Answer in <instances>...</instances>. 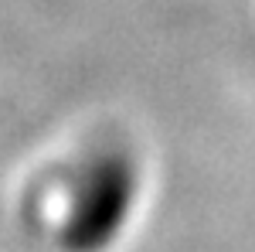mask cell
<instances>
[{
  "instance_id": "cell-1",
  "label": "cell",
  "mask_w": 255,
  "mask_h": 252,
  "mask_svg": "<svg viewBox=\"0 0 255 252\" xmlns=\"http://www.w3.org/2000/svg\"><path fill=\"white\" fill-rule=\"evenodd\" d=\"M139 191V171L129 154H102L82 174L79 191L61 222V252H102L116 242Z\"/></svg>"
}]
</instances>
